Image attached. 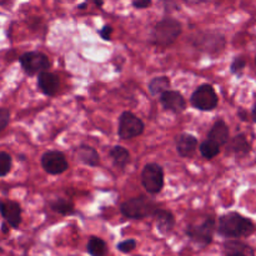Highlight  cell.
<instances>
[{
    "mask_svg": "<svg viewBox=\"0 0 256 256\" xmlns=\"http://www.w3.org/2000/svg\"><path fill=\"white\" fill-rule=\"evenodd\" d=\"M218 232L224 238L238 239L252 235L255 230L254 222L239 212H228L222 215L218 222Z\"/></svg>",
    "mask_w": 256,
    "mask_h": 256,
    "instance_id": "obj_1",
    "label": "cell"
},
{
    "mask_svg": "<svg viewBox=\"0 0 256 256\" xmlns=\"http://www.w3.org/2000/svg\"><path fill=\"white\" fill-rule=\"evenodd\" d=\"M182 32L180 22L172 18H165L154 26L152 32V42L160 46H169L176 42Z\"/></svg>",
    "mask_w": 256,
    "mask_h": 256,
    "instance_id": "obj_2",
    "label": "cell"
},
{
    "mask_svg": "<svg viewBox=\"0 0 256 256\" xmlns=\"http://www.w3.org/2000/svg\"><path fill=\"white\" fill-rule=\"evenodd\" d=\"M158 204L152 199H149L146 196L132 198V199L126 200L122 204L120 210L122 215L129 219H145L148 216H154L156 212Z\"/></svg>",
    "mask_w": 256,
    "mask_h": 256,
    "instance_id": "obj_3",
    "label": "cell"
},
{
    "mask_svg": "<svg viewBox=\"0 0 256 256\" xmlns=\"http://www.w3.org/2000/svg\"><path fill=\"white\" fill-rule=\"evenodd\" d=\"M215 230H216V222L212 218H208L202 224L189 225L186 229V235L195 244L200 246H208L212 244Z\"/></svg>",
    "mask_w": 256,
    "mask_h": 256,
    "instance_id": "obj_4",
    "label": "cell"
},
{
    "mask_svg": "<svg viewBox=\"0 0 256 256\" xmlns=\"http://www.w3.org/2000/svg\"><path fill=\"white\" fill-rule=\"evenodd\" d=\"M190 102L195 109L202 112H212L219 104V98L212 85L202 84L192 92Z\"/></svg>",
    "mask_w": 256,
    "mask_h": 256,
    "instance_id": "obj_5",
    "label": "cell"
},
{
    "mask_svg": "<svg viewBox=\"0 0 256 256\" xmlns=\"http://www.w3.org/2000/svg\"><path fill=\"white\" fill-rule=\"evenodd\" d=\"M142 182L149 194H158L164 186V172L159 164L150 162L142 172Z\"/></svg>",
    "mask_w": 256,
    "mask_h": 256,
    "instance_id": "obj_6",
    "label": "cell"
},
{
    "mask_svg": "<svg viewBox=\"0 0 256 256\" xmlns=\"http://www.w3.org/2000/svg\"><path fill=\"white\" fill-rule=\"evenodd\" d=\"M19 62L28 75H35L42 72H48L50 65H52L49 58L40 52H24L20 56Z\"/></svg>",
    "mask_w": 256,
    "mask_h": 256,
    "instance_id": "obj_7",
    "label": "cell"
},
{
    "mask_svg": "<svg viewBox=\"0 0 256 256\" xmlns=\"http://www.w3.org/2000/svg\"><path fill=\"white\" fill-rule=\"evenodd\" d=\"M144 128V122L140 120V118L132 114V112H124L119 118L118 134L122 139H132L142 135Z\"/></svg>",
    "mask_w": 256,
    "mask_h": 256,
    "instance_id": "obj_8",
    "label": "cell"
},
{
    "mask_svg": "<svg viewBox=\"0 0 256 256\" xmlns=\"http://www.w3.org/2000/svg\"><path fill=\"white\" fill-rule=\"evenodd\" d=\"M42 166L48 174L50 175H59L66 172L69 164L62 152L58 150H49L44 152L42 156Z\"/></svg>",
    "mask_w": 256,
    "mask_h": 256,
    "instance_id": "obj_9",
    "label": "cell"
},
{
    "mask_svg": "<svg viewBox=\"0 0 256 256\" xmlns=\"http://www.w3.org/2000/svg\"><path fill=\"white\" fill-rule=\"evenodd\" d=\"M0 214L5 222L14 229H18L22 222V208L12 200H0Z\"/></svg>",
    "mask_w": 256,
    "mask_h": 256,
    "instance_id": "obj_10",
    "label": "cell"
},
{
    "mask_svg": "<svg viewBox=\"0 0 256 256\" xmlns=\"http://www.w3.org/2000/svg\"><path fill=\"white\" fill-rule=\"evenodd\" d=\"M160 102L165 109L170 110L175 114H180L186 109V102H185L184 96L175 90H166L165 92H162L160 95Z\"/></svg>",
    "mask_w": 256,
    "mask_h": 256,
    "instance_id": "obj_11",
    "label": "cell"
},
{
    "mask_svg": "<svg viewBox=\"0 0 256 256\" xmlns=\"http://www.w3.org/2000/svg\"><path fill=\"white\" fill-rule=\"evenodd\" d=\"M60 86L59 78L50 72H42L38 75V88L48 96H54Z\"/></svg>",
    "mask_w": 256,
    "mask_h": 256,
    "instance_id": "obj_12",
    "label": "cell"
},
{
    "mask_svg": "<svg viewBox=\"0 0 256 256\" xmlns=\"http://www.w3.org/2000/svg\"><path fill=\"white\" fill-rule=\"evenodd\" d=\"M155 222H156V228L160 234L168 235L172 232L175 226V218L168 210L158 209L154 214Z\"/></svg>",
    "mask_w": 256,
    "mask_h": 256,
    "instance_id": "obj_13",
    "label": "cell"
},
{
    "mask_svg": "<svg viewBox=\"0 0 256 256\" xmlns=\"http://www.w3.org/2000/svg\"><path fill=\"white\" fill-rule=\"evenodd\" d=\"M198 148V139L192 134H182L176 140L178 154L182 158H189Z\"/></svg>",
    "mask_w": 256,
    "mask_h": 256,
    "instance_id": "obj_14",
    "label": "cell"
},
{
    "mask_svg": "<svg viewBox=\"0 0 256 256\" xmlns=\"http://www.w3.org/2000/svg\"><path fill=\"white\" fill-rule=\"evenodd\" d=\"M75 154H76V159L79 160L82 164L88 165V166H98L100 162L99 154H98L96 150L94 148H92L90 145H80L79 148H76L75 150Z\"/></svg>",
    "mask_w": 256,
    "mask_h": 256,
    "instance_id": "obj_15",
    "label": "cell"
},
{
    "mask_svg": "<svg viewBox=\"0 0 256 256\" xmlns=\"http://www.w3.org/2000/svg\"><path fill=\"white\" fill-rule=\"evenodd\" d=\"M229 138H230L229 128H228V125L225 124L224 120H218V122L212 125V129H210L209 134H208V139L216 142L219 146L228 144Z\"/></svg>",
    "mask_w": 256,
    "mask_h": 256,
    "instance_id": "obj_16",
    "label": "cell"
},
{
    "mask_svg": "<svg viewBox=\"0 0 256 256\" xmlns=\"http://www.w3.org/2000/svg\"><path fill=\"white\" fill-rule=\"evenodd\" d=\"M250 150H252V146H250L246 136L244 134H239L230 140L226 152L229 154L236 155V156H245V155L249 154Z\"/></svg>",
    "mask_w": 256,
    "mask_h": 256,
    "instance_id": "obj_17",
    "label": "cell"
},
{
    "mask_svg": "<svg viewBox=\"0 0 256 256\" xmlns=\"http://www.w3.org/2000/svg\"><path fill=\"white\" fill-rule=\"evenodd\" d=\"M110 156H112L115 166L120 168V169H124L130 159L129 152H128L124 146H120V145H115V146L110 150Z\"/></svg>",
    "mask_w": 256,
    "mask_h": 256,
    "instance_id": "obj_18",
    "label": "cell"
},
{
    "mask_svg": "<svg viewBox=\"0 0 256 256\" xmlns=\"http://www.w3.org/2000/svg\"><path fill=\"white\" fill-rule=\"evenodd\" d=\"M149 92L152 96H158L169 90L170 88V80L168 76H156L149 82Z\"/></svg>",
    "mask_w": 256,
    "mask_h": 256,
    "instance_id": "obj_19",
    "label": "cell"
},
{
    "mask_svg": "<svg viewBox=\"0 0 256 256\" xmlns=\"http://www.w3.org/2000/svg\"><path fill=\"white\" fill-rule=\"evenodd\" d=\"M86 252L90 256H105L108 252L106 242L98 236H92L88 242Z\"/></svg>",
    "mask_w": 256,
    "mask_h": 256,
    "instance_id": "obj_20",
    "label": "cell"
},
{
    "mask_svg": "<svg viewBox=\"0 0 256 256\" xmlns=\"http://www.w3.org/2000/svg\"><path fill=\"white\" fill-rule=\"evenodd\" d=\"M50 208H52V210H54L55 212L62 215H70L72 214L75 210L72 202H70L69 199H62V198H58L54 202H50Z\"/></svg>",
    "mask_w": 256,
    "mask_h": 256,
    "instance_id": "obj_21",
    "label": "cell"
},
{
    "mask_svg": "<svg viewBox=\"0 0 256 256\" xmlns=\"http://www.w3.org/2000/svg\"><path fill=\"white\" fill-rule=\"evenodd\" d=\"M200 152H202V155L205 159L210 160L216 156V155H219L220 146L216 142H212V140L208 139L205 142H202V145H200Z\"/></svg>",
    "mask_w": 256,
    "mask_h": 256,
    "instance_id": "obj_22",
    "label": "cell"
},
{
    "mask_svg": "<svg viewBox=\"0 0 256 256\" xmlns=\"http://www.w3.org/2000/svg\"><path fill=\"white\" fill-rule=\"evenodd\" d=\"M12 160L8 152H0V178L5 176V175L9 174V172L12 170Z\"/></svg>",
    "mask_w": 256,
    "mask_h": 256,
    "instance_id": "obj_23",
    "label": "cell"
},
{
    "mask_svg": "<svg viewBox=\"0 0 256 256\" xmlns=\"http://www.w3.org/2000/svg\"><path fill=\"white\" fill-rule=\"evenodd\" d=\"M245 65H246V62H245L244 58L238 56V58H235L234 62H232L230 70H232V72L234 75H236V76H240V75L242 74V72H244Z\"/></svg>",
    "mask_w": 256,
    "mask_h": 256,
    "instance_id": "obj_24",
    "label": "cell"
},
{
    "mask_svg": "<svg viewBox=\"0 0 256 256\" xmlns=\"http://www.w3.org/2000/svg\"><path fill=\"white\" fill-rule=\"evenodd\" d=\"M136 240L135 239H128V240H124V242H119L118 244V250L122 252H124V254H128V252H132V250L136 248Z\"/></svg>",
    "mask_w": 256,
    "mask_h": 256,
    "instance_id": "obj_25",
    "label": "cell"
},
{
    "mask_svg": "<svg viewBox=\"0 0 256 256\" xmlns=\"http://www.w3.org/2000/svg\"><path fill=\"white\" fill-rule=\"evenodd\" d=\"M10 122V112L6 108H0V132L8 126Z\"/></svg>",
    "mask_w": 256,
    "mask_h": 256,
    "instance_id": "obj_26",
    "label": "cell"
},
{
    "mask_svg": "<svg viewBox=\"0 0 256 256\" xmlns=\"http://www.w3.org/2000/svg\"><path fill=\"white\" fill-rule=\"evenodd\" d=\"M99 34L104 40H110L112 39V28L110 26V25H104V26L99 30Z\"/></svg>",
    "mask_w": 256,
    "mask_h": 256,
    "instance_id": "obj_27",
    "label": "cell"
},
{
    "mask_svg": "<svg viewBox=\"0 0 256 256\" xmlns=\"http://www.w3.org/2000/svg\"><path fill=\"white\" fill-rule=\"evenodd\" d=\"M152 4V0H132V6L135 9H146Z\"/></svg>",
    "mask_w": 256,
    "mask_h": 256,
    "instance_id": "obj_28",
    "label": "cell"
},
{
    "mask_svg": "<svg viewBox=\"0 0 256 256\" xmlns=\"http://www.w3.org/2000/svg\"><path fill=\"white\" fill-rule=\"evenodd\" d=\"M226 256H246V255H245L242 252H240V250H234V252H229Z\"/></svg>",
    "mask_w": 256,
    "mask_h": 256,
    "instance_id": "obj_29",
    "label": "cell"
},
{
    "mask_svg": "<svg viewBox=\"0 0 256 256\" xmlns=\"http://www.w3.org/2000/svg\"><path fill=\"white\" fill-rule=\"evenodd\" d=\"M252 122H256V102H255V105H254V106H252Z\"/></svg>",
    "mask_w": 256,
    "mask_h": 256,
    "instance_id": "obj_30",
    "label": "cell"
},
{
    "mask_svg": "<svg viewBox=\"0 0 256 256\" xmlns=\"http://www.w3.org/2000/svg\"><path fill=\"white\" fill-rule=\"evenodd\" d=\"M2 232H4V234H8V232H9V228H8L6 224L2 225Z\"/></svg>",
    "mask_w": 256,
    "mask_h": 256,
    "instance_id": "obj_31",
    "label": "cell"
},
{
    "mask_svg": "<svg viewBox=\"0 0 256 256\" xmlns=\"http://www.w3.org/2000/svg\"><path fill=\"white\" fill-rule=\"evenodd\" d=\"M94 2H95V5L99 8H102V5H104V0H94Z\"/></svg>",
    "mask_w": 256,
    "mask_h": 256,
    "instance_id": "obj_32",
    "label": "cell"
},
{
    "mask_svg": "<svg viewBox=\"0 0 256 256\" xmlns=\"http://www.w3.org/2000/svg\"><path fill=\"white\" fill-rule=\"evenodd\" d=\"M2 248H0V254H2Z\"/></svg>",
    "mask_w": 256,
    "mask_h": 256,
    "instance_id": "obj_33",
    "label": "cell"
},
{
    "mask_svg": "<svg viewBox=\"0 0 256 256\" xmlns=\"http://www.w3.org/2000/svg\"><path fill=\"white\" fill-rule=\"evenodd\" d=\"M255 62H256V58H255Z\"/></svg>",
    "mask_w": 256,
    "mask_h": 256,
    "instance_id": "obj_34",
    "label": "cell"
}]
</instances>
